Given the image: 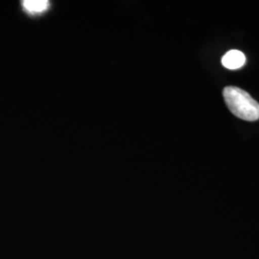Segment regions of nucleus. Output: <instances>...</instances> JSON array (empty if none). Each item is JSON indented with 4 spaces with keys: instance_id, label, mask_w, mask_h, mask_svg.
<instances>
[{
    "instance_id": "nucleus-1",
    "label": "nucleus",
    "mask_w": 259,
    "mask_h": 259,
    "mask_svg": "<svg viewBox=\"0 0 259 259\" xmlns=\"http://www.w3.org/2000/svg\"><path fill=\"white\" fill-rule=\"evenodd\" d=\"M223 96L229 110L245 121L259 119V104L249 93L237 87H227L223 91Z\"/></svg>"
},
{
    "instance_id": "nucleus-2",
    "label": "nucleus",
    "mask_w": 259,
    "mask_h": 259,
    "mask_svg": "<svg viewBox=\"0 0 259 259\" xmlns=\"http://www.w3.org/2000/svg\"><path fill=\"white\" fill-rule=\"evenodd\" d=\"M246 56L239 50H231L222 58V65L229 69H238L245 65Z\"/></svg>"
},
{
    "instance_id": "nucleus-3",
    "label": "nucleus",
    "mask_w": 259,
    "mask_h": 259,
    "mask_svg": "<svg viewBox=\"0 0 259 259\" xmlns=\"http://www.w3.org/2000/svg\"><path fill=\"white\" fill-rule=\"evenodd\" d=\"M22 7L30 15H38L48 9L49 2L47 0H26L22 2Z\"/></svg>"
}]
</instances>
